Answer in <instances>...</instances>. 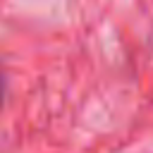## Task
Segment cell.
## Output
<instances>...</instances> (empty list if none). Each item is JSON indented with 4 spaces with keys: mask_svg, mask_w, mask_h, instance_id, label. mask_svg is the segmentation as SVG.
<instances>
[{
    "mask_svg": "<svg viewBox=\"0 0 153 153\" xmlns=\"http://www.w3.org/2000/svg\"><path fill=\"white\" fill-rule=\"evenodd\" d=\"M0 100H2V76H0Z\"/></svg>",
    "mask_w": 153,
    "mask_h": 153,
    "instance_id": "1",
    "label": "cell"
}]
</instances>
